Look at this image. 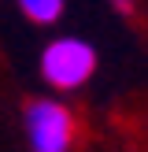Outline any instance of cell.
<instances>
[{"mask_svg": "<svg viewBox=\"0 0 148 152\" xmlns=\"http://www.w3.org/2000/svg\"><path fill=\"white\" fill-rule=\"evenodd\" d=\"M41 78L59 93H74L96 74V48L81 37H52L41 48Z\"/></svg>", "mask_w": 148, "mask_h": 152, "instance_id": "obj_1", "label": "cell"}, {"mask_svg": "<svg viewBox=\"0 0 148 152\" xmlns=\"http://www.w3.org/2000/svg\"><path fill=\"white\" fill-rule=\"evenodd\" d=\"M26 137L33 152H70L78 137V119L59 100H30L26 104Z\"/></svg>", "mask_w": 148, "mask_h": 152, "instance_id": "obj_2", "label": "cell"}, {"mask_svg": "<svg viewBox=\"0 0 148 152\" xmlns=\"http://www.w3.org/2000/svg\"><path fill=\"white\" fill-rule=\"evenodd\" d=\"M15 7H19L30 22H37V26H52V22L63 19L67 0H15Z\"/></svg>", "mask_w": 148, "mask_h": 152, "instance_id": "obj_3", "label": "cell"}, {"mask_svg": "<svg viewBox=\"0 0 148 152\" xmlns=\"http://www.w3.org/2000/svg\"><path fill=\"white\" fill-rule=\"evenodd\" d=\"M111 4H115L118 11H133V0H111Z\"/></svg>", "mask_w": 148, "mask_h": 152, "instance_id": "obj_4", "label": "cell"}]
</instances>
